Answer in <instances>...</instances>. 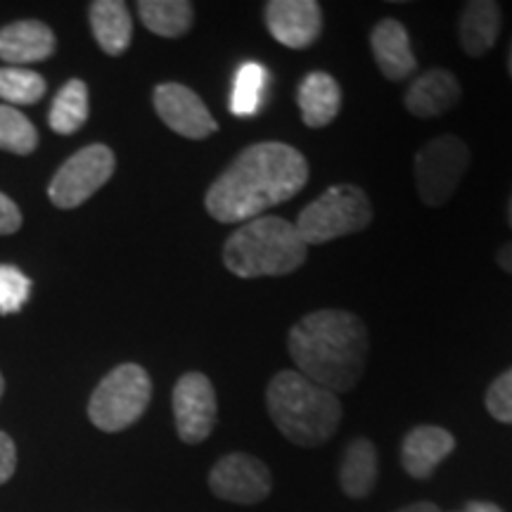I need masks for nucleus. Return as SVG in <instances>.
<instances>
[{"label": "nucleus", "instance_id": "f257e3e1", "mask_svg": "<svg viewBox=\"0 0 512 512\" xmlns=\"http://www.w3.org/2000/svg\"><path fill=\"white\" fill-rule=\"evenodd\" d=\"M309 181V162L297 147L266 140L249 145L211 183L204 197L211 219L247 223L292 200Z\"/></svg>", "mask_w": 512, "mask_h": 512}, {"label": "nucleus", "instance_id": "f03ea898", "mask_svg": "<svg viewBox=\"0 0 512 512\" xmlns=\"http://www.w3.org/2000/svg\"><path fill=\"white\" fill-rule=\"evenodd\" d=\"M287 349L299 373L328 392H351L368 363V328L356 313L320 309L292 325Z\"/></svg>", "mask_w": 512, "mask_h": 512}, {"label": "nucleus", "instance_id": "7ed1b4c3", "mask_svg": "<svg viewBox=\"0 0 512 512\" xmlns=\"http://www.w3.org/2000/svg\"><path fill=\"white\" fill-rule=\"evenodd\" d=\"M266 408L280 434L302 448L323 446L342 422L337 394L318 387L299 370H280L268 382Z\"/></svg>", "mask_w": 512, "mask_h": 512}, {"label": "nucleus", "instance_id": "20e7f679", "mask_svg": "<svg viewBox=\"0 0 512 512\" xmlns=\"http://www.w3.org/2000/svg\"><path fill=\"white\" fill-rule=\"evenodd\" d=\"M309 245L294 223L280 216H259L235 230L223 247V264L238 278H278L297 271Z\"/></svg>", "mask_w": 512, "mask_h": 512}, {"label": "nucleus", "instance_id": "39448f33", "mask_svg": "<svg viewBox=\"0 0 512 512\" xmlns=\"http://www.w3.org/2000/svg\"><path fill=\"white\" fill-rule=\"evenodd\" d=\"M370 223H373V204L366 190L354 183H339L306 204L294 226L306 245H325L361 233Z\"/></svg>", "mask_w": 512, "mask_h": 512}, {"label": "nucleus", "instance_id": "423d86ee", "mask_svg": "<svg viewBox=\"0 0 512 512\" xmlns=\"http://www.w3.org/2000/svg\"><path fill=\"white\" fill-rule=\"evenodd\" d=\"M152 399V380L138 363H124L102 377L88 401V418L102 432H124L143 418Z\"/></svg>", "mask_w": 512, "mask_h": 512}, {"label": "nucleus", "instance_id": "0eeeda50", "mask_svg": "<svg viewBox=\"0 0 512 512\" xmlns=\"http://www.w3.org/2000/svg\"><path fill=\"white\" fill-rule=\"evenodd\" d=\"M470 159V147L458 136H439L422 145L413 166L422 204L444 207L463 183Z\"/></svg>", "mask_w": 512, "mask_h": 512}, {"label": "nucleus", "instance_id": "6e6552de", "mask_svg": "<svg viewBox=\"0 0 512 512\" xmlns=\"http://www.w3.org/2000/svg\"><path fill=\"white\" fill-rule=\"evenodd\" d=\"M114 169H117V159L110 147L100 143L83 147L62 164V169L50 181V202L60 209L81 207L110 181Z\"/></svg>", "mask_w": 512, "mask_h": 512}, {"label": "nucleus", "instance_id": "1a4fd4ad", "mask_svg": "<svg viewBox=\"0 0 512 512\" xmlns=\"http://www.w3.org/2000/svg\"><path fill=\"white\" fill-rule=\"evenodd\" d=\"M211 494L221 501L256 505L273 491V475L264 460L249 453H228L209 472Z\"/></svg>", "mask_w": 512, "mask_h": 512}, {"label": "nucleus", "instance_id": "9d476101", "mask_svg": "<svg viewBox=\"0 0 512 512\" xmlns=\"http://www.w3.org/2000/svg\"><path fill=\"white\" fill-rule=\"evenodd\" d=\"M219 403L216 389L204 373H185L174 387L176 432L185 444H202L214 432Z\"/></svg>", "mask_w": 512, "mask_h": 512}, {"label": "nucleus", "instance_id": "9b49d317", "mask_svg": "<svg viewBox=\"0 0 512 512\" xmlns=\"http://www.w3.org/2000/svg\"><path fill=\"white\" fill-rule=\"evenodd\" d=\"M152 102L159 119L178 136L202 140L219 131V124L209 114L204 100L183 83H159Z\"/></svg>", "mask_w": 512, "mask_h": 512}, {"label": "nucleus", "instance_id": "f8f14e48", "mask_svg": "<svg viewBox=\"0 0 512 512\" xmlns=\"http://www.w3.org/2000/svg\"><path fill=\"white\" fill-rule=\"evenodd\" d=\"M264 19L275 41L292 50L309 48L323 31V10L316 0H271Z\"/></svg>", "mask_w": 512, "mask_h": 512}, {"label": "nucleus", "instance_id": "ddd939ff", "mask_svg": "<svg viewBox=\"0 0 512 512\" xmlns=\"http://www.w3.org/2000/svg\"><path fill=\"white\" fill-rule=\"evenodd\" d=\"M453 448L456 437L444 427L418 425L401 441V465L413 479H430Z\"/></svg>", "mask_w": 512, "mask_h": 512}, {"label": "nucleus", "instance_id": "4468645a", "mask_svg": "<svg viewBox=\"0 0 512 512\" xmlns=\"http://www.w3.org/2000/svg\"><path fill=\"white\" fill-rule=\"evenodd\" d=\"M463 88H460L458 76L448 69H427L408 86L403 95V105L406 110L418 119L441 117L448 110L458 105Z\"/></svg>", "mask_w": 512, "mask_h": 512}, {"label": "nucleus", "instance_id": "2eb2a0df", "mask_svg": "<svg viewBox=\"0 0 512 512\" xmlns=\"http://www.w3.org/2000/svg\"><path fill=\"white\" fill-rule=\"evenodd\" d=\"M370 48H373L375 64L384 79L403 81L418 69L411 38H408V31L399 19L387 17L377 22L373 34H370Z\"/></svg>", "mask_w": 512, "mask_h": 512}, {"label": "nucleus", "instance_id": "dca6fc26", "mask_svg": "<svg viewBox=\"0 0 512 512\" xmlns=\"http://www.w3.org/2000/svg\"><path fill=\"white\" fill-rule=\"evenodd\" d=\"M55 53V34L36 19L8 24L0 29V60L8 64H34Z\"/></svg>", "mask_w": 512, "mask_h": 512}, {"label": "nucleus", "instance_id": "f3484780", "mask_svg": "<svg viewBox=\"0 0 512 512\" xmlns=\"http://www.w3.org/2000/svg\"><path fill=\"white\" fill-rule=\"evenodd\" d=\"M503 12L494 0H472L465 5L458 24L460 46L470 57H482L496 46Z\"/></svg>", "mask_w": 512, "mask_h": 512}, {"label": "nucleus", "instance_id": "a211bd4d", "mask_svg": "<svg viewBox=\"0 0 512 512\" xmlns=\"http://www.w3.org/2000/svg\"><path fill=\"white\" fill-rule=\"evenodd\" d=\"M299 112L306 126L323 128L335 121L342 107V88L328 72H311L299 83Z\"/></svg>", "mask_w": 512, "mask_h": 512}, {"label": "nucleus", "instance_id": "6ab92c4d", "mask_svg": "<svg viewBox=\"0 0 512 512\" xmlns=\"http://www.w3.org/2000/svg\"><path fill=\"white\" fill-rule=\"evenodd\" d=\"M91 17V29L98 46L107 55H124L133 38V19L126 3L121 0H95L88 10Z\"/></svg>", "mask_w": 512, "mask_h": 512}, {"label": "nucleus", "instance_id": "aec40b11", "mask_svg": "<svg viewBox=\"0 0 512 512\" xmlns=\"http://www.w3.org/2000/svg\"><path fill=\"white\" fill-rule=\"evenodd\" d=\"M377 484V448L370 439L358 437L344 448L339 463V486L349 498H368Z\"/></svg>", "mask_w": 512, "mask_h": 512}, {"label": "nucleus", "instance_id": "412c9836", "mask_svg": "<svg viewBox=\"0 0 512 512\" xmlns=\"http://www.w3.org/2000/svg\"><path fill=\"white\" fill-rule=\"evenodd\" d=\"M138 15L152 34L162 38L185 36L195 22V8L188 0H140Z\"/></svg>", "mask_w": 512, "mask_h": 512}, {"label": "nucleus", "instance_id": "4be33fe9", "mask_svg": "<svg viewBox=\"0 0 512 512\" xmlns=\"http://www.w3.org/2000/svg\"><path fill=\"white\" fill-rule=\"evenodd\" d=\"M88 119V86L79 79L67 81L50 107V128L60 136H72Z\"/></svg>", "mask_w": 512, "mask_h": 512}, {"label": "nucleus", "instance_id": "5701e85b", "mask_svg": "<svg viewBox=\"0 0 512 512\" xmlns=\"http://www.w3.org/2000/svg\"><path fill=\"white\" fill-rule=\"evenodd\" d=\"M268 72L264 64L259 62H245L238 69L233 81V93H230V112L235 117L245 119L254 117L261 110V102L266 95Z\"/></svg>", "mask_w": 512, "mask_h": 512}, {"label": "nucleus", "instance_id": "b1692460", "mask_svg": "<svg viewBox=\"0 0 512 512\" xmlns=\"http://www.w3.org/2000/svg\"><path fill=\"white\" fill-rule=\"evenodd\" d=\"M46 95V79L22 67L0 69V100L10 105H34Z\"/></svg>", "mask_w": 512, "mask_h": 512}, {"label": "nucleus", "instance_id": "393cba45", "mask_svg": "<svg viewBox=\"0 0 512 512\" xmlns=\"http://www.w3.org/2000/svg\"><path fill=\"white\" fill-rule=\"evenodd\" d=\"M38 145V131L22 112L0 105V150L12 155H31Z\"/></svg>", "mask_w": 512, "mask_h": 512}, {"label": "nucleus", "instance_id": "a878e982", "mask_svg": "<svg viewBox=\"0 0 512 512\" xmlns=\"http://www.w3.org/2000/svg\"><path fill=\"white\" fill-rule=\"evenodd\" d=\"M31 280L15 266H0V313H17L27 304Z\"/></svg>", "mask_w": 512, "mask_h": 512}, {"label": "nucleus", "instance_id": "bb28decb", "mask_svg": "<svg viewBox=\"0 0 512 512\" xmlns=\"http://www.w3.org/2000/svg\"><path fill=\"white\" fill-rule=\"evenodd\" d=\"M484 401L491 418L512 425V368L489 384Z\"/></svg>", "mask_w": 512, "mask_h": 512}, {"label": "nucleus", "instance_id": "cd10ccee", "mask_svg": "<svg viewBox=\"0 0 512 512\" xmlns=\"http://www.w3.org/2000/svg\"><path fill=\"white\" fill-rule=\"evenodd\" d=\"M22 228V211L8 195L0 192V235L17 233Z\"/></svg>", "mask_w": 512, "mask_h": 512}, {"label": "nucleus", "instance_id": "c85d7f7f", "mask_svg": "<svg viewBox=\"0 0 512 512\" xmlns=\"http://www.w3.org/2000/svg\"><path fill=\"white\" fill-rule=\"evenodd\" d=\"M17 470V448L10 434L0 432V484H5Z\"/></svg>", "mask_w": 512, "mask_h": 512}, {"label": "nucleus", "instance_id": "c756f323", "mask_svg": "<svg viewBox=\"0 0 512 512\" xmlns=\"http://www.w3.org/2000/svg\"><path fill=\"white\" fill-rule=\"evenodd\" d=\"M496 261H498V266L503 268V271H508L512 275V242H508V245L498 249Z\"/></svg>", "mask_w": 512, "mask_h": 512}, {"label": "nucleus", "instance_id": "7c9ffc66", "mask_svg": "<svg viewBox=\"0 0 512 512\" xmlns=\"http://www.w3.org/2000/svg\"><path fill=\"white\" fill-rule=\"evenodd\" d=\"M460 512H503L496 503L489 501H470Z\"/></svg>", "mask_w": 512, "mask_h": 512}, {"label": "nucleus", "instance_id": "2f4dec72", "mask_svg": "<svg viewBox=\"0 0 512 512\" xmlns=\"http://www.w3.org/2000/svg\"><path fill=\"white\" fill-rule=\"evenodd\" d=\"M396 512H441L439 505H434L430 501H420V503H413V505H406V508L396 510Z\"/></svg>", "mask_w": 512, "mask_h": 512}, {"label": "nucleus", "instance_id": "473e14b6", "mask_svg": "<svg viewBox=\"0 0 512 512\" xmlns=\"http://www.w3.org/2000/svg\"><path fill=\"white\" fill-rule=\"evenodd\" d=\"M508 221H510V228H512V195H510V204H508Z\"/></svg>", "mask_w": 512, "mask_h": 512}, {"label": "nucleus", "instance_id": "72a5a7b5", "mask_svg": "<svg viewBox=\"0 0 512 512\" xmlns=\"http://www.w3.org/2000/svg\"><path fill=\"white\" fill-rule=\"evenodd\" d=\"M3 389H5V380H3V375H0V399H3Z\"/></svg>", "mask_w": 512, "mask_h": 512}, {"label": "nucleus", "instance_id": "f704fd0d", "mask_svg": "<svg viewBox=\"0 0 512 512\" xmlns=\"http://www.w3.org/2000/svg\"><path fill=\"white\" fill-rule=\"evenodd\" d=\"M508 69H510V79H512V48H510V57H508Z\"/></svg>", "mask_w": 512, "mask_h": 512}]
</instances>
